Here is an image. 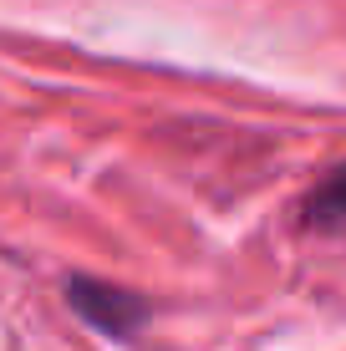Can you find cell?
Listing matches in <instances>:
<instances>
[{
	"instance_id": "6da1fadb",
	"label": "cell",
	"mask_w": 346,
	"mask_h": 351,
	"mask_svg": "<svg viewBox=\"0 0 346 351\" xmlns=\"http://www.w3.org/2000/svg\"><path fill=\"white\" fill-rule=\"evenodd\" d=\"M66 300L77 306L82 321L107 331V336H133L138 326L148 321V306H143L138 295H127V290H117V285H102V280H71Z\"/></svg>"
},
{
	"instance_id": "7a4b0ae2",
	"label": "cell",
	"mask_w": 346,
	"mask_h": 351,
	"mask_svg": "<svg viewBox=\"0 0 346 351\" xmlns=\"http://www.w3.org/2000/svg\"><path fill=\"white\" fill-rule=\"evenodd\" d=\"M301 219H306V229H316V234H346V163L306 193Z\"/></svg>"
}]
</instances>
